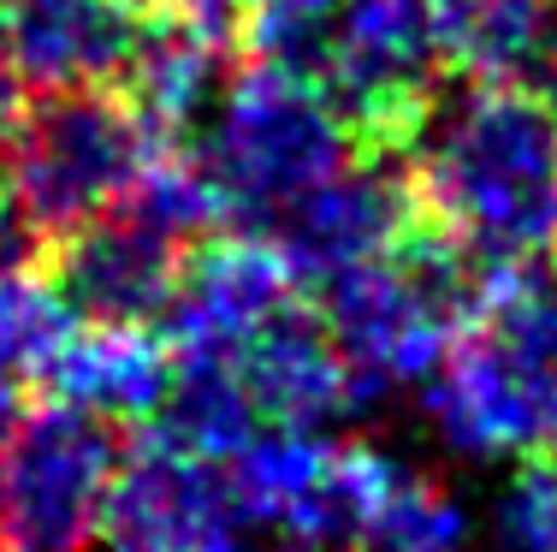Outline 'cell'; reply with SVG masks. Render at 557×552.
<instances>
[{"mask_svg": "<svg viewBox=\"0 0 557 552\" xmlns=\"http://www.w3.org/2000/svg\"><path fill=\"white\" fill-rule=\"evenodd\" d=\"M416 208L474 268L557 256V108L534 84H469L433 96L404 143Z\"/></svg>", "mask_w": 557, "mask_h": 552, "instance_id": "obj_1", "label": "cell"}, {"mask_svg": "<svg viewBox=\"0 0 557 552\" xmlns=\"http://www.w3.org/2000/svg\"><path fill=\"white\" fill-rule=\"evenodd\" d=\"M428 422L469 464L557 452V268L486 273L462 333L421 387Z\"/></svg>", "mask_w": 557, "mask_h": 552, "instance_id": "obj_2", "label": "cell"}, {"mask_svg": "<svg viewBox=\"0 0 557 552\" xmlns=\"http://www.w3.org/2000/svg\"><path fill=\"white\" fill-rule=\"evenodd\" d=\"M356 131L321 84L285 72V65L249 60L225 72L202 131L184 143L196 173L208 179L220 220L232 232H268L297 196L356 161Z\"/></svg>", "mask_w": 557, "mask_h": 552, "instance_id": "obj_3", "label": "cell"}, {"mask_svg": "<svg viewBox=\"0 0 557 552\" xmlns=\"http://www.w3.org/2000/svg\"><path fill=\"white\" fill-rule=\"evenodd\" d=\"M486 285V268H474L445 232L421 220L392 256L321 285V321L333 333L344 375L356 387V410L380 404L386 392L428 387L445 363L450 339L462 333L474 297Z\"/></svg>", "mask_w": 557, "mask_h": 552, "instance_id": "obj_4", "label": "cell"}, {"mask_svg": "<svg viewBox=\"0 0 557 552\" xmlns=\"http://www.w3.org/2000/svg\"><path fill=\"white\" fill-rule=\"evenodd\" d=\"M154 131L119 89H72L48 96L42 108L24 113L12 149L0 155L7 173L0 184L24 208L42 244L72 238L77 226L113 214L137 173L154 161Z\"/></svg>", "mask_w": 557, "mask_h": 552, "instance_id": "obj_5", "label": "cell"}, {"mask_svg": "<svg viewBox=\"0 0 557 552\" xmlns=\"http://www.w3.org/2000/svg\"><path fill=\"white\" fill-rule=\"evenodd\" d=\"M450 72L445 0H326L314 84L338 101L356 143L404 155L409 131Z\"/></svg>", "mask_w": 557, "mask_h": 552, "instance_id": "obj_6", "label": "cell"}, {"mask_svg": "<svg viewBox=\"0 0 557 552\" xmlns=\"http://www.w3.org/2000/svg\"><path fill=\"white\" fill-rule=\"evenodd\" d=\"M125 464L119 422L65 398L12 410L0 445V552H89Z\"/></svg>", "mask_w": 557, "mask_h": 552, "instance_id": "obj_7", "label": "cell"}, {"mask_svg": "<svg viewBox=\"0 0 557 552\" xmlns=\"http://www.w3.org/2000/svg\"><path fill=\"white\" fill-rule=\"evenodd\" d=\"M386 445L368 440H326L309 428H256L232 457L225 476L244 505L249 529H273L285 541L356 547L362 511L386 469Z\"/></svg>", "mask_w": 557, "mask_h": 552, "instance_id": "obj_8", "label": "cell"}, {"mask_svg": "<svg viewBox=\"0 0 557 552\" xmlns=\"http://www.w3.org/2000/svg\"><path fill=\"white\" fill-rule=\"evenodd\" d=\"M416 226H421V208H416L409 173L392 167V155H374V161L356 155L333 179L314 184L309 196H297L261 238L285 261L290 285L321 292V285L344 280V273L392 256Z\"/></svg>", "mask_w": 557, "mask_h": 552, "instance_id": "obj_9", "label": "cell"}, {"mask_svg": "<svg viewBox=\"0 0 557 552\" xmlns=\"http://www.w3.org/2000/svg\"><path fill=\"white\" fill-rule=\"evenodd\" d=\"M244 535L249 517L225 464L143 440L119 464L96 541L101 552H244Z\"/></svg>", "mask_w": 557, "mask_h": 552, "instance_id": "obj_10", "label": "cell"}, {"mask_svg": "<svg viewBox=\"0 0 557 552\" xmlns=\"http://www.w3.org/2000/svg\"><path fill=\"white\" fill-rule=\"evenodd\" d=\"M143 0H0V54L24 89H119L149 36Z\"/></svg>", "mask_w": 557, "mask_h": 552, "instance_id": "obj_11", "label": "cell"}, {"mask_svg": "<svg viewBox=\"0 0 557 552\" xmlns=\"http://www.w3.org/2000/svg\"><path fill=\"white\" fill-rule=\"evenodd\" d=\"M184 256L190 249L154 232L149 220L113 208L72 238L48 244V285L89 327H161Z\"/></svg>", "mask_w": 557, "mask_h": 552, "instance_id": "obj_12", "label": "cell"}, {"mask_svg": "<svg viewBox=\"0 0 557 552\" xmlns=\"http://www.w3.org/2000/svg\"><path fill=\"white\" fill-rule=\"evenodd\" d=\"M290 292L297 285L268 238H256V232L202 238L178 268L172 304L161 315V339L172 357H232Z\"/></svg>", "mask_w": 557, "mask_h": 552, "instance_id": "obj_13", "label": "cell"}, {"mask_svg": "<svg viewBox=\"0 0 557 552\" xmlns=\"http://www.w3.org/2000/svg\"><path fill=\"white\" fill-rule=\"evenodd\" d=\"M237 387L261 428H309L326 433L338 416H356V387L344 375V357L326 333L321 309L285 297L244 345L232 351Z\"/></svg>", "mask_w": 557, "mask_h": 552, "instance_id": "obj_14", "label": "cell"}, {"mask_svg": "<svg viewBox=\"0 0 557 552\" xmlns=\"http://www.w3.org/2000/svg\"><path fill=\"white\" fill-rule=\"evenodd\" d=\"M172 351L154 327H89L77 321L54 351L42 387L77 410H96L108 422H149L166 398Z\"/></svg>", "mask_w": 557, "mask_h": 552, "instance_id": "obj_15", "label": "cell"}, {"mask_svg": "<svg viewBox=\"0 0 557 552\" xmlns=\"http://www.w3.org/2000/svg\"><path fill=\"white\" fill-rule=\"evenodd\" d=\"M131 108L154 131L161 149H184L202 131L225 84V42L184 19H154L143 36L137 60H131Z\"/></svg>", "mask_w": 557, "mask_h": 552, "instance_id": "obj_16", "label": "cell"}, {"mask_svg": "<svg viewBox=\"0 0 557 552\" xmlns=\"http://www.w3.org/2000/svg\"><path fill=\"white\" fill-rule=\"evenodd\" d=\"M450 12V65L474 84H534L557 65L552 0H445Z\"/></svg>", "mask_w": 557, "mask_h": 552, "instance_id": "obj_17", "label": "cell"}, {"mask_svg": "<svg viewBox=\"0 0 557 552\" xmlns=\"http://www.w3.org/2000/svg\"><path fill=\"white\" fill-rule=\"evenodd\" d=\"M474 517L440 476H428L421 464L386 457L374 481V499L362 511L356 529V552H469Z\"/></svg>", "mask_w": 557, "mask_h": 552, "instance_id": "obj_18", "label": "cell"}, {"mask_svg": "<svg viewBox=\"0 0 557 552\" xmlns=\"http://www.w3.org/2000/svg\"><path fill=\"white\" fill-rule=\"evenodd\" d=\"M256 428L261 422H256V410H249L244 387H237L232 363H220V357H172L166 398H161V410L149 416V440L225 464V457H232Z\"/></svg>", "mask_w": 557, "mask_h": 552, "instance_id": "obj_19", "label": "cell"}, {"mask_svg": "<svg viewBox=\"0 0 557 552\" xmlns=\"http://www.w3.org/2000/svg\"><path fill=\"white\" fill-rule=\"evenodd\" d=\"M77 327L48 273H0V398L48 375L54 351Z\"/></svg>", "mask_w": 557, "mask_h": 552, "instance_id": "obj_20", "label": "cell"}, {"mask_svg": "<svg viewBox=\"0 0 557 552\" xmlns=\"http://www.w3.org/2000/svg\"><path fill=\"white\" fill-rule=\"evenodd\" d=\"M493 541L498 552H557V452L516 457L493 499Z\"/></svg>", "mask_w": 557, "mask_h": 552, "instance_id": "obj_21", "label": "cell"}, {"mask_svg": "<svg viewBox=\"0 0 557 552\" xmlns=\"http://www.w3.org/2000/svg\"><path fill=\"white\" fill-rule=\"evenodd\" d=\"M42 256H48L42 232L24 220V208L12 203V191L0 184V273H30Z\"/></svg>", "mask_w": 557, "mask_h": 552, "instance_id": "obj_22", "label": "cell"}, {"mask_svg": "<svg viewBox=\"0 0 557 552\" xmlns=\"http://www.w3.org/2000/svg\"><path fill=\"white\" fill-rule=\"evenodd\" d=\"M24 84H18V72L7 65V54H0V155L12 149V137H18V125H24Z\"/></svg>", "mask_w": 557, "mask_h": 552, "instance_id": "obj_23", "label": "cell"}, {"mask_svg": "<svg viewBox=\"0 0 557 552\" xmlns=\"http://www.w3.org/2000/svg\"><path fill=\"white\" fill-rule=\"evenodd\" d=\"M278 552H356V547H321V541H285Z\"/></svg>", "mask_w": 557, "mask_h": 552, "instance_id": "obj_24", "label": "cell"}, {"mask_svg": "<svg viewBox=\"0 0 557 552\" xmlns=\"http://www.w3.org/2000/svg\"><path fill=\"white\" fill-rule=\"evenodd\" d=\"M7 422H12V398H0V445H7Z\"/></svg>", "mask_w": 557, "mask_h": 552, "instance_id": "obj_25", "label": "cell"}, {"mask_svg": "<svg viewBox=\"0 0 557 552\" xmlns=\"http://www.w3.org/2000/svg\"><path fill=\"white\" fill-rule=\"evenodd\" d=\"M244 7H256V0H244Z\"/></svg>", "mask_w": 557, "mask_h": 552, "instance_id": "obj_26", "label": "cell"}, {"mask_svg": "<svg viewBox=\"0 0 557 552\" xmlns=\"http://www.w3.org/2000/svg\"><path fill=\"white\" fill-rule=\"evenodd\" d=\"M552 72H557V65H552ZM552 108H557V101H552Z\"/></svg>", "mask_w": 557, "mask_h": 552, "instance_id": "obj_27", "label": "cell"}]
</instances>
